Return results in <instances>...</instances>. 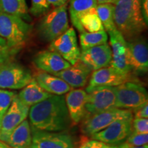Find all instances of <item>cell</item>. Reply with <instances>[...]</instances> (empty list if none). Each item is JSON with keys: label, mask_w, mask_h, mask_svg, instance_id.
<instances>
[{"label": "cell", "mask_w": 148, "mask_h": 148, "mask_svg": "<svg viewBox=\"0 0 148 148\" xmlns=\"http://www.w3.org/2000/svg\"><path fill=\"white\" fill-rule=\"evenodd\" d=\"M49 50L58 53L64 60L73 65L79 60L80 49L78 46L75 31L70 27L64 34L51 42Z\"/></svg>", "instance_id": "11"}, {"label": "cell", "mask_w": 148, "mask_h": 148, "mask_svg": "<svg viewBox=\"0 0 148 148\" xmlns=\"http://www.w3.org/2000/svg\"><path fill=\"white\" fill-rule=\"evenodd\" d=\"M129 118H133L132 110L114 108L84 117L82 121L81 130L85 135L91 136L117 120Z\"/></svg>", "instance_id": "6"}, {"label": "cell", "mask_w": 148, "mask_h": 148, "mask_svg": "<svg viewBox=\"0 0 148 148\" xmlns=\"http://www.w3.org/2000/svg\"><path fill=\"white\" fill-rule=\"evenodd\" d=\"M116 108L132 110L148 103L147 90L138 82H127L114 86Z\"/></svg>", "instance_id": "5"}, {"label": "cell", "mask_w": 148, "mask_h": 148, "mask_svg": "<svg viewBox=\"0 0 148 148\" xmlns=\"http://www.w3.org/2000/svg\"><path fill=\"white\" fill-rule=\"evenodd\" d=\"M132 131L138 134L148 133V119L145 118H134L132 121Z\"/></svg>", "instance_id": "33"}, {"label": "cell", "mask_w": 148, "mask_h": 148, "mask_svg": "<svg viewBox=\"0 0 148 148\" xmlns=\"http://www.w3.org/2000/svg\"><path fill=\"white\" fill-rule=\"evenodd\" d=\"M119 148H148L147 145H143V146H132L128 144L124 143H122L119 145Z\"/></svg>", "instance_id": "37"}, {"label": "cell", "mask_w": 148, "mask_h": 148, "mask_svg": "<svg viewBox=\"0 0 148 148\" xmlns=\"http://www.w3.org/2000/svg\"><path fill=\"white\" fill-rule=\"evenodd\" d=\"M108 35L105 30L96 32H83L79 35V42L82 51L95 46L107 44Z\"/></svg>", "instance_id": "25"}, {"label": "cell", "mask_w": 148, "mask_h": 148, "mask_svg": "<svg viewBox=\"0 0 148 148\" xmlns=\"http://www.w3.org/2000/svg\"><path fill=\"white\" fill-rule=\"evenodd\" d=\"M140 7H141L142 15L145 23L147 25L148 23V0H140Z\"/></svg>", "instance_id": "35"}, {"label": "cell", "mask_w": 148, "mask_h": 148, "mask_svg": "<svg viewBox=\"0 0 148 148\" xmlns=\"http://www.w3.org/2000/svg\"><path fill=\"white\" fill-rule=\"evenodd\" d=\"M97 3L96 0H71L69 2V11L71 23L79 32H86L81 27L79 18L83 14L90 9L96 8Z\"/></svg>", "instance_id": "23"}, {"label": "cell", "mask_w": 148, "mask_h": 148, "mask_svg": "<svg viewBox=\"0 0 148 148\" xmlns=\"http://www.w3.org/2000/svg\"><path fill=\"white\" fill-rule=\"evenodd\" d=\"M108 33L112 49V60L109 66L123 73L130 74L132 70L127 61L126 40L116 29Z\"/></svg>", "instance_id": "14"}, {"label": "cell", "mask_w": 148, "mask_h": 148, "mask_svg": "<svg viewBox=\"0 0 148 148\" xmlns=\"http://www.w3.org/2000/svg\"><path fill=\"white\" fill-rule=\"evenodd\" d=\"M28 115L32 130L61 132L71 124L63 95H52L31 106Z\"/></svg>", "instance_id": "1"}, {"label": "cell", "mask_w": 148, "mask_h": 148, "mask_svg": "<svg viewBox=\"0 0 148 148\" xmlns=\"http://www.w3.org/2000/svg\"><path fill=\"white\" fill-rule=\"evenodd\" d=\"M16 95L15 92L0 88V122Z\"/></svg>", "instance_id": "28"}, {"label": "cell", "mask_w": 148, "mask_h": 148, "mask_svg": "<svg viewBox=\"0 0 148 148\" xmlns=\"http://www.w3.org/2000/svg\"><path fill=\"white\" fill-rule=\"evenodd\" d=\"M132 119L133 118H129L117 120L106 128L91 135V137L110 145H119L125 141L132 132Z\"/></svg>", "instance_id": "12"}, {"label": "cell", "mask_w": 148, "mask_h": 148, "mask_svg": "<svg viewBox=\"0 0 148 148\" xmlns=\"http://www.w3.org/2000/svg\"><path fill=\"white\" fill-rule=\"evenodd\" d=\"M31 148H75L71 135L64 132L32 130Z\"/></svg>", "instance_id": "13"}, {"label": "cell", "mask_w": 148, "mask_h": 148, "mask_svg": "<svg viewBox=\"0 0 148 148\" xmlns=\"http://www.w3.org/2000/svg\"><path fill=\"white\" fill-rule=\"evenodd\" d=\"M32 25L21 18L0 11V37L8 45L19 51L30 34Z\"/></svg>", "instance_id": "3"}, {"label": "cell", "mask_w": 148, "mask_h": 148, "mask_svg": "<svg viewBox=\"0 0 148 148\" xmlns=\"http://www.w3.org/2000/svg\"><path fill=\"white\" fill-rule=\"evenodd\" d=\"M0 11L18 16L24 21L31 20L25 0H0Z\"/></svg>", "instance_id": "24"}, {"label": "cell", "mask_w": 148, "mask_h": 148, "mask_svg": "<svg viewBox=\"0 0 148 148\" xmlns=\"http://www.w3.org/2000/svg\"><path fill=\"white\" fill-rule=\"evenodd\" d=\"M32 79L28 69L12 60L0 64V88L21 89Z\"/></svg>", "instance_id": "7"}, {"label": "cell", "mask_w": 148, "mask_h": 148, "mask_svg": "<svg viewBox=\"0 0 148 148\" xmlns=\"http://www.w3.org/2000/svg\"><path fill=\"white\" fill-rule=\"evenodd\" d=\"M115 99L114 86L95 88L87 93L84 117L116 108Z\"/></svg>", "instance_id": "9"}, {"label": "cell", "mask_w": 148, "mask_h": 148, "mask_svg": "<svg viewBox=\"0 0 148 148\" xmlns=\"http://www.w3.org/2000/svg\"><path fill=\"white\" fill-rule=\"evenodd\" d=\"M79 23L85 32H96L104 30L102 23L97 15L96 8H93L83 14L79 18Z\"/></svg>", "instance_id": "26"}, {"label": "cell", "mask_w": 148, "mask_h": 148, "mask_svg": "<svg viewBox=\"0 0 148 148\" xmlns=\"http://www.w3.org/2000/svg\"><path fill=\"white\" fill-rule=\"evenodd\" d=\"M34 79L42 89L52 95H62L71 90V86L62 79L45 72H38Z\"/></svg>", "instance_id": "20"}, {"label": "cell", "mask_w": 148, "mask_h": 148, "mask_svg": "<svg viewBox=\"0 0 148 148\" xmlns=\"http://www.w3.org/2000/svg\"><path fill=\"white\" fill-rule=\"evenodd\" d=\"M10 148H31L32 130L27 120L22 121L12 131L6 143Z\"/></svg>", "instance_id": "21"}, {"label": "cell", "mask_w": 148, "mask_h": 148, "mask_svg": "<svg viewBox=\"0 0 148 148\" xmlns=\"http://www.w3.org/2000/svg\"><path fill=\"white\" fill-rule=\"evenodd\" d=\"M97 4H101V3H110V4H114L116 1L119 0H96Z\"/></svg>", "instance_id": "38"}, {"label": "cell", "mask_w": 148, "mask_h": 148, "mask_svg": "<svg viewBox=\"0 0 148 148\" xmlns=\"http://www.w3.org/2000/svg\"><path fill=\"white\" fill-rule=\"evenodd\" d=\"M124 142L132 146H143L147 145L148 133L147 134H138V133L132 131Z\"/></svg>", "instance_id": "30"}, {"label": "cell", "mask_w": 148, "mask_h": 148, "mask_svg": "<svg viewBox=\"0 0 148 148\" xmlns=\"http://www.w3.org/2000/svg\"><path fill=\"white\" fill-rule=\"evenodd\" d=\"M18 50L8 45L4 38L0 37V64L12 60V57L18 53Z\"/></svg>", "instance_id": "29"}, {"label": "cell", "mask_w": 148, "mask_h": 148, "mask_svg": "<svg viewBox=\"0 0 148 148\" xmlns=\"http://www.w3.org/2000/svg\"><path fill=\"white\" fill-rule=\"evenodd\" d=\"M42 39L51 42L69 29L67 3L53 9L44 16L38 25Z\"/></svg>", "instance_id": "4"}, {"label": "cell", "mask_w": 148, "mask_h": 148, "mask_svg": "<svg viewBox=\"0 0 148 148\" xmlns=\"http://www.w3.org/2000/svg\"><path fill=\"white\" fill-rule=\"evenodd\" d=\"M0 125H1V122H0Z\"/></svg>", "instance_id": "40"}, {"label": "cell", "mask_w": 148, "mask_h": 148, "mask_svg": "<svg viewBox=\"0 0 148 148\" xmlns=\"http://www.w3.org/2000/svg\"><path fill=\"white\" fill-rule=\"evenodd\" d=\"M132 111L134 112V118H145L147 119L148 117V103H144L143 105L138 108L134 109Z\"/></svg>", "instance_id": "34"}, {"label": "cell", "mask_w": 148, "mask_h": 148, "mask_svg": "<svg viewBox=\"0 0 148 148\" xmlns=\"http://www.w3.org/2000/svg\"><path fill=\"white\" fill-rule=\"evenodd\" d=\"M114 23L125 38H132L145 30L140 0H119L114 3Z\"/></svg>", "instance_id": "2"}, {"label": "cell", "mask_w": 148, "mask_h": 148, "mask_svg": "<svg viewBox=\"0 0 148 148\" xmlns=\"http://www.w3.org/2000/svg\"><path fill=\"white\" fill-rule=\"evenodd\" d=\"M34 63L41 71L51 75L63 71L71 66L58 53L49 49L37 53L34 59Z\"/></svg>", "instance_id": "17"}, {"label": "cell", "mask_w": 148, "mask_h": 148, "mask_svg": "<svg viewBox=\"0 0 148 148\" xmlns=\"http://www.w3.org/2000/svg\"><path fill=\"white\" fill-rule=\"evenodd\" d=\"M127 82H135L132 74L123 73L112 66H108L93 71L85 91L88 93L97 87L116 86Z\"/></svg>", "instance_id": "10"}, {"label": "cell", "mask_w": 148, "mask_h": 148, "mask_svg": "<svg viewBox=\"0 0 148 148\" xmlns=\"http://www.w3.org/2000/svg\"><path fill=\"white\" fill-rule=\"evenodd\" d=\"M68 0H47V3L49 5H52L56 8H58V7L62 6V5L66 3V1Z\"/></svg>", "instance_id": "36"}, {"label": "cell", "mask_w": 148, "mask_h": 148, "mask_svg": "<svg viewBox=\"0 0 148 148\" xmlns=\"http://www.w3.org/2000/svg\"><path fill=\"white\" fill-rule=\"evenodd\" d=\"M91 71L79 60L75 64L53 75L62 79L71 88H82L87 84Z\"/></svg>", "instance_id": "19"}, {"label": "cell", "mask_w": 148, "mask_h": 148, "mask_svg": "<svg viewBox=\"0 0 148 148\" xmlns=\"http://www.w3.org/2000/svg\"><path fill=\"white\" fill-rule=\"evenodd\" d=\"M79 148H119V145H110L95 139L84 138Z\"/></svg>", "instance_id": "32"}, {"label": "cell", "mask_w": 148, "mask_h": 148, "mask_svg": "<svg viewBox=\"0 0 148 148\" xmlns=\"http://www.w3.org/2000/svg\"><path fill=\"white\" fill-rule=\"evenodd\" d=\"M49 8L47 0H32V6L29 12L35 16H38L45 13Z\"/></svg>", "instance_id": "31"}, {"label": "cell", "mask_w": 148, "mask_h": 148, "mask_svg": "<svg viewBox=\"0 0 148 148\" xmlns=\"http://www.w3.org/2000/svg\"><path fill=\"white\" fill-rule=\"evenodd\" d=\"M51 95L52 94L42 89L33 77L32 81L20 91L17 97L24 104L30 107L45 100Z\"/></svg>", "instance_id": "22"}, {"label": "cell", "mask_w": 148, "mask_h": 148, "mask_svg": "<svg viewBox=\"0 0 148 148\" xmlns=\"http://www.w3.org/2000/svg\"><path fill=\"white\" fill-rule=\"evenodd\" d=\"M111 60L112 51L108 44L95 46L82 51L79 56V60L92 71L109 66Z\"/></svg>", "instance_id": "16"}, {"label": "cell", "mask_w": 148, "mask_h": 148, "mask_svg": "<svg viewBox=\"0 0 148 148\" xmlns=\"http://www.w3.org/2000/svg\"><path fill=\"white\" fill-rule=\"evenodd\" d=\"M126 58L132 71L145 73L148 70V49L144 40L127 41Z\"/></svg>", "instance_id": "15"}, {"label": "cell", "mask_w": 148, "mask_h": 148, "mask_svg": "<svg viewBox=\"0 0 148 148\" xmlns=\"http://www.w3.org/2000/svg\"><path fill=\"white\" fill-rule=\"evenodd\" d=\"M0 148H10V147L6 143L0 140Z\"/></svg>", "instance_id": "39"}, {"label": "cell", "mask_w": 148, "mask_h": 148, "mask_svg": "<svg viewBox=\"0 0 148 148\" xmlns=\"http://www.w3.org/2000/svg\"><path fill=\"white\" fill-rule=\"evenodd\" d=\"M114 5L110 3H101L96 7L97 15L102 23L104 30L107 32L116 29L113 17Z\"/></svg>", "instance_id": "27"}, {"label": "cell", "mask_w": 148, "mask_h": 148, "mask_svg": "<svg viewBox=\"0 0 148 148\" xmlns=\"http://www.w3.org/2000/svg\"><path fill=\"white\" fill-rule=\"evenodd\" d=\"M87 92L83 89H73L66 93L64 99L72 125L80 123L85 116Z\"/></svg>", "instance_id": "18"}, {"label": "cell", "mask_w": 148, "mask_h": 148, "mask_svg": "<svg viewBox=\"0 0 148 148\" xmlns=\"http://www.w3.org/2000/svg\"><path fill=\"white\" fill-rule=\"evenodd\" d=\"M29 107L15 96L2 117L0 125V140L6 143L11 133L28 116Z\"/></svg>", "instance_id": "8"}]
</instances>
